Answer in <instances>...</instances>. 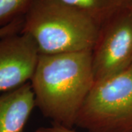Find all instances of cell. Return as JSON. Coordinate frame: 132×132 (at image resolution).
Masks as SVG:
<instances>
[{"instance_id": "cell-1", "label": "cell", "mask_w": 132, "mask_h": 132, "mask_svg": "<svg viewBox=\"0 0 132 132\" xmlns=\"http://www.w3.org/2000/svg\"><path fill=\"white\" fill-rule=\"evenodd\" d=\"M30 83L41 113L72 128L95 84L92 51L40 54Z\"/></svg>"}, {"instance_id": "cell-2", "label": "cell", "mask_w": 132, "mask_h": 132, "mask_svg": "<svg viewBox=\"0 0 132 132\" xmlns=\"http://www.w3.org/2000/svg\"><path fill=\"white\" fill-rule=\"evenodd\" d=\"M21 32L35 41L39 54L92 51L101 24L80 10L57 0H35Z\"/></svg>"}, {"instance_id": "cell-3", "label": "cell", "mask_w": 132, "mask_h": 132, "mask_svg": "<svg viewBox=\"0 0 132 132\" xmlns=\"http://www.w3.org/2000/svg\"><path fill=\"white\" fill-rule=\"evenodd\" d=\"M76 126L88 132H132V68L95 82Z\"/></svg>"}, {"instance_id": "cell-4", "label": "cell", "mask_w": 132, "mask_h": 132, "mask_svg": "<svg viewBox=\"0 0 132 132\" xmlns=\"http://www.w3.org/2000/svg\"><path fill=\"white\" fill-rule=\"evenodd\" d=\"M95 83L128 70L132 65V10L118 11L102 24L92 50Z\"/></svg>"}, {"instance_id": "cell-5", "label": "cell", "mask_w": 132, "mask_h": 132, "mask_svg": "<svg viewBox=\"0 0 132 132\" xmlns=\"http://www.w3.org/2000/svg\"><path fill=\"white\" fill-rule=\"evenodd\" d=\"M39 55L28 34L18 32L0 38V93L29 82Z\"/></svg>"}, {"instance_id": "cell-6", "label": "cell", "mask_w": 132, "mask_h": 132, "mask_svg": "<svg viewBox=\"0 0 132 132\" xmlns=\"http://www.w3.org/2000/svg\"><path fill=\"white\" fill-rule=\"evenodd\" d=\"M35 106L30 81L0 93V132H23Z\"/></svg>"}, {"instance_id": "cell-7", "label": "cell", "mask_w": 132, "mask_h": 132, "mask_svg": "<svg viewBox=\"0 0 132 132\" xmlns=\"http://www.w3.org/2000/svg\"><path fill=\"white\" fill-rule=\"evenodd\" d=\"M80 10L104 24L110 17L123 8L128 7L131 0H57Z\"/></svg>"}, {"instance_id": "cell-8", "label": "cell", "mask_w": 132, "mask_h": 132, "mask_svg": "<svg viewBox=\"0 0 132 132\" xmlns=\"http://www.w3.org/2000/svg\"><path fill=\"white\" fill-rule=\"evenodd\" d=\"M35 0H0V28L24 17Z\"/></svg>"}, {"instance_id": "cell-9", "label": "cell", "mask_w": 132, "mask_h": 132, "mask_svg": "<svg viewBox=\"0 0 132 132\" xmlns=\"http://www.w3.org/2000/svg\"><path fill=\"white\" fill-rule=\"evenodd\" d=\"M24 24V18H19L0 28V38L15 33L21 32Z\"/></svg>"}, {"instance_id": "cell-10", "label": "cell", "mask_w": 132, "mask_h": 132, "mask_svg": "<svg viewBox=\"0 0 132 132\" xmlns=\"http://www.w3.org/2000/svg\"><path fill=\"white\" fill-rule=\"evenodd\" d=\"M40 130L42 132H76L72 128L65 127L60 125L53 124L50 127L40 128Z\"/></svg>"}, {"instance_id": "cell-11", "label": "cell", "mask_w": 132, "mask_h": 132, "mask_svg": "<svg viewBox=\"0 0 132 132\" xmlns=\"http://www.w3.org/2000/svg\"><path fill=\"white\" fill-rule=\"evenodd\" d=\"M128 7L132 10V0L130 1V3H129V5H128Z\"/></svg>"}, {"instance_id": "cell-12", "label": "cell", "mask_w": 132, "mask_h": 132, "mask_svg": "<svg viewBox=\"0 0 132 132\" xmlns=\"http://www.w3.org/2000/svg\"><path fill=\"white\" fill-rule=\"evenodd\" d=\"M35 132H42V131H41L40 130V128H39V129H38V130H37Z\"/></svg>"}, {"instance_id": "cell-13", "label": "cell", "mask_w": 132, "mask_h": 132, "mask_svg": "<svg viewBox=\"0 0 132 132\" xmlns=\"http://www.w3.org/2000/svg\"><path fill=\"white\" fill-rule=\"evenodd\" d=\"M131 68H132V65H131Z\"/></svg>"}]
</instances>
